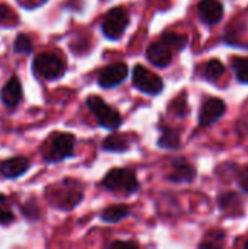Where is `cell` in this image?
Listing matches in <instances>:
<instances>
[{"label":"cell","mask_w":248,"mask_h":249,"mask_svg":"<svg viewBox=\"0 0 248 249\" xmlns=\"http://www.w3.org/2000/svg\"><path fill=\"white\" fill-rule=\"evenodd\" d=\"M13 219H15V216H13V212L10 210L7 198L0 194V225H7Z\"/></svg>","instance_id":"obj_23"},{"label":"cell","mask_w":248,"mask_h":249,"mask_svg":"<svg viewBox=\"0 0 248 249\" xmlns=\"http://www.w3.org/2000/svg\"><path fill=\"white\" fill-rule=\"evenodd\" d=\"M13 50L18 54H29L32 51V42H31L29 36L25 34L18 35L15 39V44H13Z\"/></svg>","instance_id":"obj_22"},{"label":"cell","mask_w":248,"mask_h":249,"mask_svg":"<svg viewBox=\"0 0 248 249\" xmlns=\"http://www.w3.org/2000/svg\"><path fill=\"white\" fill-rule=\"evenodd\" d=\"M76 139L72 134L61 133L57 134L50 143H47V150L44 152V159L50 163H56L70 158L75 152Z\"/></svg>","instance_id":"obj_5"},{"label":"cell","mask_w":248,"mask_h":249,"mask_svg":"<svg viewBox=\"0 0 248 249\" xmlns=\"http://www.w3.org/2000/svg\"><path fill=\"white\" fill-rule=\"evenodd\" d=\"M197 10L202 22L208 26L219 23L224 16V4L219 0H200Z\"/></svg>","instance_id":"obj_10"},{"label":"cell","mask_w":248,"mask_h":249,"mask_svg":"<svg viewBox=\"0 0 248 249\" xmlns=\"http://www.w3.org/2000/svg\"><path fill=\"white\" fill-rule=\"evenodd\" d=\"M196 177V168L189 163L186 159L180 158L172 160L171 174L168 175L170 181L172 182H191Z\"/></svg>","instance_id":"obj_12"},{"label":"cell","mask_w":248,"mask_h":249,"mask_svg":"<svg viewBox=\"0 0 248 249\" xmlns=\"http://www.w3.org/2000/svg\"><path fill=\"white\" fill-rule=\"evenodd\" d=\"M9 18H12V13H10L9 7L4 6V4H0V22H6Z\"/></svg>","instance_id":"obj_25"},{"label":"cell","mask_w":248,"mask_h":249,"mask_svg":"<svg viewBox=\"0 0 248 249\" xmlns=\"http://www.w3.org/2000/svg\"><path fill=\"white\" fill-rule=\"evenodd\" d=\"M29 168V160L25 156H15L0 163V174L4 178L15 179L23 175Z\"/></svg>","instance_id":"obj_13"},{"label":"cell","mask_w":248,"mask_h":249,"mask_svg":"<svg viewBox=\"0 0 248 249\" xmlns=\"http://www.w3.org/2000/svg\"><path fill=\"white\" fill-rule=\"evenodd\" d=\"M158 144L165 149H177L180 146V134L170 127L162 128V134L158 140Z\"/></svg>","instance_id":"obj_18"},{"label":"cell","mask_w":248,"mask_h":249,"mask_svg":"<svg viewBox=\"0 0 248 249\" xmlns=\"http://www.w3.org/2000/svg\"><path fill=\"white\" fill-rule=\"evenodd\" d=\"M0 98H1V102L6 105V107H16L20 99H22V86H20V82L18 77H12L6 82V85L1 88V92H0Z\"/></svg>","instance_id":"obj_14"},{"label":"cell","mask_w":248,"mask_h":249,"mask_svg":"<svg viewBox=\"0 0 248 249\" xmlns=\"http://www.w3.org/2000/svg\"><path fill=\"white\" fill-rule=\"evenodd\" d=\"M218 207L231 216H243V200L235 191H227L218 197Z\"/></svg>","instance_id":"obj_15"},{"label":"cell","mask_w":248,"mask_h":249,"mask_svg":"<svg viewBox=\"0 0 248 249\" xmlns=\"http://www.w3.org/2000/svg\"><path fill=\"white\" fill-rule=\"evenodd\" d=\"M129 25V15L123 7L111 9L102 20V32L108 39H118Z\"/></svg>","instance_id":"obj_7"},{"label":"cell","mask_w":248,"mask_h":249,"mask_svg":"<svg viewBox=\"0 0 248 249\" xmlns=\"http://www.w3.org/2000/svg\"><path fill=\"white\" fill-rule=\"evenodd\" d=\"M161 39L172 48V51H181L183 48L187 47L189 44V39L186 35H181V34H174V32H168V34H164L161 36Z\"/></svg>","instance_id":"obj_19"},{"label":"cell","mask_w":248,"mask_h":249,"mask_svg":"<svg viewBox=\"0 0 248 249\" xmlns=\"http://www.w3.org/2000/svg\"><path fill=\"white\" fill-rule=\"evenodd\" d=\"M102 185L111 191L118 194H133L139 188V182L133 169L129 168H115L111 169L102 179Z\"/></svg>","instance_id":"obj_2"},{"label":"cell","mask_w":248,"mask_h":249,"mask_svg":"<svg viewBox=\"0 0 248 249\" xmlns=\"http://www.w3.org/2000/svg\"><path fill=\"white\" fill-rule=\"evenodd\" d=\"M123 245H124V247H134V248L137 247L134 242H123V241H118V242H114V244H113V247H123Z\"/></svg>","instance_id":"obj_26"},{"label":"cell","mask_w":248,"mask_h":249,"mask_svg":"<svg viewBox=\"0 0 248 249\" xmlns=\"http://www.w3.org/2000/svg\"><path fill=\"white\" fill-rule=\"evenodd\" d=\"M86 105L101 127L107 130H117L121 125V115L113 107L104 102L99 96H89Z\"/></svg>","instance_id":"obj_4"},{"label":"cell","mask_w":248,"mask_h":249,"mask_svg":"<svg viewBox=\"0 0 248 249\" xmlns=\"http://www.w3.org/2000/svg\"><path fill=\"white\" fill-rule=\"evenodd\" d=\"M45 197L53 207L61 209V210H70L76 207L79 201L82 200L83 190L77 181L66 178L61 182H57L48 187Z\"/></svg>","instance_id":"obj_1"},{"label":"cell","mask_w":248,"mask_h":249,"mask_svg":"<svg viewBox=\"0 0 248 249\" xmlns=\"http://www.w3.org/2000/svg\"><path fill=\"white\" fill-rule=\"evenodd\" d=\"M32 70L45 80H54L63 76L66 70L64 61L54 53H41L34 58Z\"/></svg>","instance_id":"obj_3"},{"label":"cell","mask_w":248,"mask_h":249,"mask_svg":"<svg viewBox=\"0 0 248 249\" xmlns=\"http://www.w3.org/2000/svg\"><path fill=\"white\" fill-rule=\"evenodd\" d=\"M237 179H238V185H240L241 191H244V193L248 194V165L247 166H243L241 169H238Z\"/></svg>","instance_id":"obj_24"},{"label":"cell","mask_w":248,"mask_h":249,"mask_svg":"<svg viewBox=\"0 0 248 249\" xmlns=\"http://www.w3.org/2000/svg\"><path fill=\"white\" fill-rule=\"evenodd\" d=\"M232 69L240 83L248 85V57L232 58Z\"/></svg>","instance_id":"obj_20"},{"label":"cell","mask_w":248,"mask_h":249,"mask_svg":"<svg viewBox=\"0 0 248 249\" xmlns=\"http://www.w3.org/2000/svg\"><path fill=\"white\" fill-rule=\"evenodd\" d=\"M104 149L108 152H126L129 149V143L124 137L118 134H111L104 140Z\"/></svg>","instance_id":"obj_21"},{"label":"cell","mask_w":248,"mask_h":249,"mask_svg":"<svg viewBox=\"0 0 248 249\" xmlns=\"http://www.w3.org/2000/svg\"><path fill=\"white\" fill-rule=\"evenodd\" d=\"M130 214L129 209L126 206H113L105 209L101 213V219L107 223H117L120 220H123L124 217H127Z\"/></svg>","instance_id":"obj_17"},{"label":"cell","mask_w":248,"mask_h":249,"mask_svg":"<svg viewBox=\"0 0 248 249\" xmlns=\"http://www.w3.org/2000/svg\"><path fill=\"white\" fill-rule=\"evenodd\" d=\"M205 79L209 80V82H216L219 80L224 74H225V66L222 61L213 58V60H209L205 66Z\"/></svg>","instance_id":"obj_16"},{"label":"cell","mask_w":248,"mask_h":249,"mask_svg":"<svg viewBox=\"0 0 248 249\" xmlns=\"http://www.w3.org/2000/svg\"><path fill=\"white\" fill-rule=\"evenodd\" d=\"M244 247H246V248H248V241L246 242V244H244Z\"/></svg>","instance_id":"obj_27"},{"label":"cell","mask_w":248,"mask_h":249,"mask_svg":"<svg viewBox=\"0 0 248 249\" xmlns=\"http://www.w3.org/2000/svg\"><path fill=\"white\" fill-rule=\"evenodd\" d=\"M227 112V104L219 98H209L203 102L199 114V124L208 127L216 123Z\"/></svg>","instance_id":"obj_9"},{"label":"cell","mask_w":248,"mask_h":249,"mask_svg":"<svg viewBox=\"0 0 248 249\" xmlns=\"http://www.w3.org/2000/svg\"><path fill=\"white\" fill-rule=\"evenodd\" d=\"M132 77H133V83L134 86L146 93V95H159L162 90H164V82L159 76L153 74L151 70H148L146 67L137 64L134 66L133 69V73H132Z\"/></svg>","instance_id":"obj_6"},{"label":"cell","mask_w":248,"mask_h":249,"mask_svg":"<svg viewBox=\"0 0 248 249\" xmlns=\"http://www.w3.org/2000/svg\"><path fill=\"white\" fill-rule=\"evenodd\" d=\"M129 76V67L124 63H113L102 69L98 74V85L101 88L110 89L121 85Z\"/></svg>","instance_id":"obj_8"},{"label":"cell","mask_w":248,"mask_h":249,"mask_svg":"<svg viewBox=\"0 0 248 249\" xmlns=\"http://www.w3.org/2000/svg\"><path fill=\"white\" fill-rule=\"evenodd\" d=\"M148 60L156 67H167L172 61V48L168 47L162 39L153 42L146 50Z\"/></svg>","instance_id":"obj_11"}]
</instances>
